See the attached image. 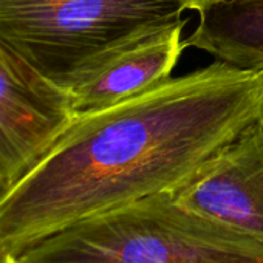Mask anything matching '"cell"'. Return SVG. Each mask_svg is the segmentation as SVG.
<instances>
[{"instance_id":"6da1fadb","label":"cell","mask_w":263,"mask_h":263,"mask_svg":"<svg viewBox=\"0 0 263 263\" xmlns=\"http://www.w3.org/2000/svg\"><path fill=\"white\" fill-rule=\"evenodd\" d=\"M263 118V70L217 61L79 115L0 194V243L14 257L93 215L171 192Z\"/></svg>"},{"instance_id":"7a4b0ae2","label":"cell","mask_w":263,"mask_h":263,"mask_svg":"<svg viewBox=\"0 0 263 263\" xmlns=\"http://www.w3.org/2000/svg\"><path fill=\"white\" fill-rule=\"evenodd\" d=\"M189 0H0V45L70 93L113 58L186 24Z\"/></svg>"},{"instance_id":"3957f363","label":"cell","mask_w":263,"mask_h":263,"mask_svg":"<svg viewBox=\"0 0 263 263\" xmlns=\"http://www.w3.org/2000/svg\"><path fill=\"white\" fill-rule=\"evenodd\" d=\"M13 263H263V240L160 192L78 221Z\"/></svg>"},{"instance_id":"277c9868","label":"cell","mask_w":263,"mask_h":263,"mask_svg":"<svg viewBox=\"0 0 263 263\" xmlns=\"http://www.w3.org/2000/svg\"><path fill=\"white\" fill-rule=\"evenodd\" d=\"M74 118L67 91L0 45V194L50 149Z\"/></svg>"},{"instance_id":"5b68a950","label":"cell","mask_w":263,"mask_h":263,"mask_svg":"<svg viewBox=\"0 0 263 263\" xmlns=\"http://www.w3.org/2000/svg\"><path fill=\"white\" fill-rule=\"evenodd\" d=\"M171 194L184 208L263 240V118Z\"/></svg>"},{"instance_id":"8992f818","label":"cell","mask_w":263,"mask_h":263,"mask_svg":"<svg viewBox=\"0 0 263 263\" xmlns=\"http://www.w3.org/2000/svg\"><path fill=\"white\" fill-rule=\"evenodd\" d=\"M183 27L184 24L175 25L140 41L73 88L68 95L74 115L111 107L172 78L171 73L184 50Z\"/></svg>"},{"instance_id":"52a82bcc","label":"cell","mask_w":263,"mask_h":263,"mask_svg":"<svg viewBox=\"0 0 263 263\" xmlns=\"http://www.w3.org/2000/svg\"><path fill=\"white\" fill-rule=\"evenodd\" d=\"M198 14L184 48H200L237 68L263 70V0H217Z\"/></svg>"},{"instance_id":"ba28073f","label":"cell","mask_w":263,"mask_h":263,"mask_svg":"<svg viewBox=\"0 0 263 263\" xmlns=\"http://www.w3.org/2000/svg\"><path fill=\"white\" fill-rule=\"evenodd\" d=\"M0 263H13V255L2 243H0Z\"/></svg>"},{"instance_id":"9c48e42d","label":"cell","mask_w":263,"mask_h":263,"mask_svg":"<svg viewBox=\"0 0 263 263\" xmlns=\"http://www.w3.org/2000/svg\"><path fill=\"white\" fill-rule=\"evenodd\" d=\"M191 5H189V10H194V11H198L200 8H203L204 5L208 4H212V2H217V0H189Z\"/></svg>"}]
</instances>
